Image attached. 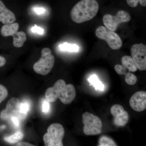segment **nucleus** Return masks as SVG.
<instances>
[{
  "instance_id": "nucleus-1",
  "label": "nucleus",
  "mask_w": 146,
  "mask_h": 146,
  "mask_svg": "<svg viewBox=\"0 0 146 146\" xmlns=\"http://www.w3.org/2000/svg\"><path fill=\"white\" fill-rule=\"evenodd\" d=\"M76 96V89L74 85L66 84L62 79L56 81L52 87L48 88L45 93L46 99L50 103L54 102L58 98L66 105L71 103Z\"/></svg>"
},
{
  "instance_id": "nucleus-2",
  "label": "nucleus",
  "mask_w": 146,
  "mask_h": 146,
  "mask_svg": "<svg viewBox=\"0 0 146 146\" xmlns=\"http://www.w3.org/2000/svg\"><path fill=\"white\" fill-rule=\"evenodd\" d=\"M99 9V6L96 0H81L71 10V18L76 23H82L94 18Z\"/></svg>"
},
{
  "instance_id": "nucleus-3",
  "label": "nucleus",
  "mask_w": 146,
  "mask_h": 146,
  "mask_svg": "<svg viewBox=\"0 0 146 146\" xmlns=\"http://www.w3.org/2000/svg\"><path fill=\"white\" fill-rule=\"evenodd\" d=\"M41 58L39 61L35 63L33 66V70L37 74L46 76L52 70L54 66L55 58L52 54L50 48H45L41 52Z\"/></svg>"
},
{
  "instance_id": "nucleus-4",
  "label": "nucleus",
  "mask_w": 146,
  "mask_h": 146,
  "mask_svg": "<svg viewBox=\"0 0 146 146\" xmlns=\"http://www.w3.org/2000/svg\"><path fill=\"white\" fill-rule=\"evenodd\" d=\"M65 130L63 126L57 123L52 124L43 137L46 146H63Z\"/></svg>"
},
{
  "instance_id": "nucleus-5",
  "label": "nucleus",
  "mask_w": 146,
  "mask_h": 146,
  "mask_svg": "<svg viewBox=\"0 0 146 146\" xmlns=\"http://www.w3.org/2000/svg\"><path fill=\"white\" fill-rule=\"evenodd\" d=\"M82 122L84 127L83 131L86 135H96L101 133L102 123L98 116L89 112H85L82 115Z\"/></svg>"
},
{
  "instance_id": "nucleus-6",
  "label": "nucleus",
  "mask_w": 146,
  "mask_h": 146,
  "mask_svg": "<svg viewBox=\"0 0 146 146\" xmlns=\"http://www.w3.org/2000/svg\"><path fill=\"white\" fill-rule=\"evenodd\" d=\"M96 35L98 38L107 42L112 50L119 49L122 46V41L119 36L105 27H98L96 30Z\"/></svg>"
},
{
  "instance_id": "nucleus-7",
  "label": "nucleus",
  "mask_w": 146,
  "mask_h": 146,
  "mask_svg": "<svg viewBox=\"0 0 146 146\" xmlns=\"http://www.w3.org/2000/svg\"><path fill=\"white\" fill-rule=\"evenodd\" d=\"M131 19V17L129 13L125 11L120 10L118 11L116 16L106 14L103 18V22L106 27L114 32L120 24L129 22Z\"/></svg>"
},
{
  "instance_id": "nucleus-8",
  "label": "nucleus",
  "mask_w": 146,
  "mask_h": 146,
  "mask_svg": "<svg viewBox=\"0 0 146 146\" xmlns=\"http://www.w3.org/2000/svg\"><path fill=\"white\" fill-rule=\"evenodd\" d=\"M131 58L137 69L146 70V46L142 43L133 45L131 49Z\"/></svg>"
},
{
  "instance_id": "nucleus-9",
  "label": "nucleus",
  "mask_w": 146,
  "mask_h": 146,
  "mask_svg": "<svg viewBox=\"0 0 146 146\" xmlns=\"http://www.w3.org/2000/svg\"><path fill=\"white\" fill-rule=\"evenodd\" d=\"M20 102L17 98H12L9 100L7 104L5 109L0 113V118L3 120H10L13 117L22 119L18 109Z\"/></svg>"
},
{
  "instance_id": "nucleus-10",
  "label": "nucleus",
  "mask_w": 146,
  "mask_h": 146,
  "mask_svg": "<svg viewBox=\"0 0 146 146\" xmlns=\"http://www.w3.org/2000/svg\"><path fill=\"white\" fill-rule=\"evenodd\" d=\"M129 104L131 108L138 112H142L146 108V93L141 91L136 92L131 98Z\"/></svg>"
},
{
  "instance_id": "nucleus-11",
  "label": "nucleus",
  "mask_w": 146,
  "mask_h": 146,
  "mask_svg": "<svg viewBox=\"0 0 146 146\" xmlns=\"http://www.w3.org/2000/svg\"><path fill=\"white\" fill-rule=\"evenodd\" d=\"M16 16L13 12L9 10L0 0V22L4 25L11 24L16 21Z\"/></svg>"
},
{
  "instance_id": "nucleus-12",
  "label": "nucleus",
  "mask_w": 146,
  "mask_h": 146,
  "mask_svg": "<svg viewBox=\"0 0 146 146\" xmlns=\"http://www.w3.org/2000/svg\"><path fill=\"white\" fill-rule=\"evenodd\" d=\"M19 28V25L18 23L5 25L1 29V34L4 36H12L18 32Z\"/></svg>"
},
{
  "instance_id": "nucleus-13",
  "label": "nucleus",
  "mask_w": 146,
  "mask_h": 146,
  "mask_svg": "<svg viewBox=\"0 0 146 146\" xmlns=\"http://www.w3.org/2000/svg\"><path fill=\"white\" fill-rule=\"evenodd\" d=\"M13 45L16 48H21L27 41L26 35L23 31L18 32L13 35Z\"/></svg>"
},
{
  "instance_id": "nucleus-14",
  "label": "nucleus",
  "mask_w": 146,
  "mask_h": 146,
  "mask_svg": "<svg viewBox=\"0 0 146 146\" xmlns=\"http://www.w3.org/2000/svg\"><path fill=\"white\" fill-rule=\"evenodd\" d=\"M121 63L122 65L128 70L129 72H135L137 68L132 58L129 56H125L122 58Z\"/></svg>"
},
{
  "instance_id": "nucleus-15",
  "label": "nucleus",
  "mask_w": 146,
  "mask_h": 146,
  "mask_svg": "<svg viewBox=\"0 0 146 146\" xmlns=\"http://www.w3.org/2000/svg\"><path fill=\"white\" fill-rule=\"evenodd\" d=\"M129 119L128 113L124 110L120 115L115 116L114 119V123L117 127L124 126L127 123Z\"/></svg>"
},
{
  "instance_id": "nucleus-16",
  "label": "nucleus",
  "mask_w": 146,
  "mask_h": 146,
  "mask_svg": "<svg viewBox=\"0 0 146 146\" xmlns=\"http://www.w3.org/2000/svg\"><path fill=\"white\" fill-rule=\"evenodd\" d=\"M90 86H93L96 91H103L104 90V86L101 81L99 80L96 75L91 76L88 79Z\"/></svg>"
},
{
  "instance_id": "nucleus-17",
  "label": "nucleus",
  "mask_w": 146,
  "mask_h": 146,
  "mask_svg": "<svg viewBox=\"0 0 146 146\" xmlns=\"http://www.w3.org/2000/svg\"><path fill=\"white\" fill-rule=\"evenodd\" d=\"M30 103L27 101L20 102L18 109L22 119H24L27 116L30 109Z\"/></svg>"
},
{
  "instance_id": "nucleus-18",
  "label": "nucleus",
  "mask_w": 146,
  "mask_h": 146,
  "mask_svg": "<svg viewBox=\"0 0 146 146\" xmlns=\"http://www.w3.org/2000/svg\"><path fill=\"white\" fill-rule=\"evenodd\" d=\"M24 137L23 133L21 131H18L11 136L5 137L4 139L6 142L11 144H15L21 141Z\"/></svg>"
},
{
  "instance_id": "nucleus-19",
  "label": "nucleus",
  "mask_w": 146,
  "mask_h": 146,
  "mask_svg": "<svg viewBox=\"0 0 146 146\" xmlns=\"http://www.w3.org/2000/svg\"><path fill=\"white\" fill-rule=\"evenodd\" d=\"M59 48L61 50L67 51L71 52H78L79 49V48L77 45L75 44H68L67 42L59 45Z\"/></svg>"
},
{
  "instance_id": "nucleus-20",
  "label": "nucleus",
  "mask_w": 146,
  "mask_h": 146,
  "mask_svg": "<svg viewBox=\"0 0 146 146\" xmlns=\"http://www.w3.org/2000/svg\"><path fill=\"white\" fill-rule=\"evenodd\" d=\"M100 146H116L117 144L111 138L106 136H103L99 141Z\"/></svg>"
},
{
  "instance_id": "nucleus-21",
  "label": "nucleus",
  "mask_w": 146,
  "mask_h": 146,
  "mask_svg": "<svg viewBox=\"0 0 146 146\" xmlns=\"http://www.w3.org/2000/svg\"><path fill=\"white\" fill-rule=\"evenodd\" d=\"M125 81L129 85H133L137 82V78L135 75L128 72L125 74Z\"/></svg>"
},
{
  "instance_id": "nucleus-22",
  "label": "nucleus",
  "mask_w": 146,
  "mask_h": 146,
  "mask_svg": "<svg viewBox=\"0 0 146 146\" xmlns=\"http://www.w3.org/2000/svg\"><path fill=\"white\" fill-rule=\"evenodd\" d=\"M124 109L121 105L119 104H115L111 107L110 112L114 117L121 114L124 111Z\"/></svg>"
},
{
  "instance_id": "nucleus-23",
  "label": "nucleus",
  "mask_w": 146,
  "mask_h": 146,
  "mask_svg": "<svg viewBox=\"0 0 146 146\" xmlns=\"http://www.w3.org/2000/svg\"><path fill=\"white\" fill-rule=\"evenodd\" d=\"M128 5L131 7H136L138 6V3L142 6H146V0H126Z\"/></svg>"
},
{
  "instance_id": "nucleus-24",
  "label": "nucleus",
  "mask_w": 146,
  "mask_h": 146,
  "mask_svg": "<svg viewBox=\"0 0 146 146\" xmlns=\"http://www.w3.org/2000/svg\"><path fill=\"white\" fill-rule=\"evenodd\" d=\"M8 95L7 89L5 86L0 84V104L7 98Z\"/></svg>"
},
{
  "instance_id": "nucleus-25",
  "label": "nucleus",
  "mask_w": 146,
  "mask_h": 146,
  "mask_svg": "<svg viewBox=\"0 0 146 146\" xmlns=\"http://www.w3.org/2000/svg\"><path fill=\"white\" fill-rule=\"evenodd\" d=\"M50 102L46 99H43L42 102V111L45 114H47L50 112Z\"/></svg>"
},
{
  "instance_id": "nucleus-26",
  "label": "nucleus",
  "mask_w": 146,
  "mask_h": 146,
  "mask_svg": "<svg viewBox=\"0 0 146 146\" xmlns=\"http://www.w3.org/2000/svg\"><path fill=\"white\" fill-rule=\"evenodd\" d=\"M115 70L116 72L120 75H125L127 73V70L123 65L119 64L115 65Z\"/></svg>"
},
{
  "instance_id": "nucleus-27",
  "label": "nucleus",
  "mask_w": 146,
  "mask_h": 146,
  "mask_svg": "<svg viewBox=\"0 0 146 146\" xmlns=\"http://www.w3.org/2000/svg\"><path fill=\"white\" fill-rule=\"evenodd\" d=\"M31 30V31L33 33H38L39 35L43 34L44 32V29L40 27L37 26L36 25H35L32 28Z\"/></svg>"
},
{
  "instance_id": "nucleus-28",
  "label": "nucleus",
  "mask_w": 146,
  "mask_h": 146,
  "mask_svg": "<svg viewBox=\"0 0 146 146\" xmlns=\"http://www.w3.org/2000/svg\"><path fill=\"white\" fill-rule=\"evenodd\" d=\"M33 10L38 15H41L46 12V9L43 7H35L33 8Z\"/></svg>"
},
{
  "instance_id": "nucleus-29",
  "label": "nucleus",
  "mask_w": 146,
  "mask_h": 146,
  "mask_svg": "<svg viewBox=\"0 0 146 146\" xmlns=\"http://www.w3.org/2000/svg\"><path fill=\"white\" fill-rule=\"evenodd\" d=\"M10 120H11V121L13 122V124L16 126H19L20 123H19V120H18V118H17V117H11V119H10Z\"/></svg>"
},
{
  "instance_id": "nucleus-30",
  "label": "nucleus",
  "mask_w": 146,
  "mask_h": 146,
  "mask_svg": "<svg viewBox=\"0 0 146 146\" xmlns=\"http://www.w3.org/2000/svg\"><path fill=\"white\" fill-rule=\"evenodd\" d=\"M16 146H34V145H32L26 142H22V143H18Z\"/></svg>"
},
{
  "instance_id": "nucleus-31",
  "label": "nucleus",
  "mask_w": 146,
  "mask_h": 146,
  "mask_svg": "<svg viewBox=\"0 0 146 146\" xmlns=\"http://www.w3.org/2000/svg\"><path fill=\"white\" fill-rule=\"evenodd\" d=\"M6 60L5 58L0 56V67H2L5 65Z\"/></svg>"
}]
</instances>
